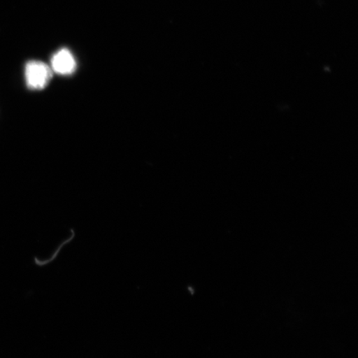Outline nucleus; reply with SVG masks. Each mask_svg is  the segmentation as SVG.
Returning <instances> with one entry per match:
<instances>
[{"mask_svg":"<svg viewBox=\"0 0 358 358\" xmlns=\"http://www.w3.org/2000/svg\"><path fill=\"white\" fill-rule=\"evenodd\" d=\"M52 77V71L42 62H29L25 67V78L28 87L42 90L47 86Z\"/></svg>","mask_w":358,"mask_h":358,"instance_id":"obj_1","label":"nucleus"},{"mask_svg":"<svg viewBox=\"0 0 358 358\" xmlns=\"http://www.w3.org/2000/svg\"><path fill=\"white\" fill-rule=\"evenodd\" d=\"M52 70L60 75H70L77 69V62L71 52L64 48L53 55L51 61Z\"/></svg>","mask_w":358,"mask_h":358,"instance_id":"obj_2","label":"nucleus"}]
</instances>
